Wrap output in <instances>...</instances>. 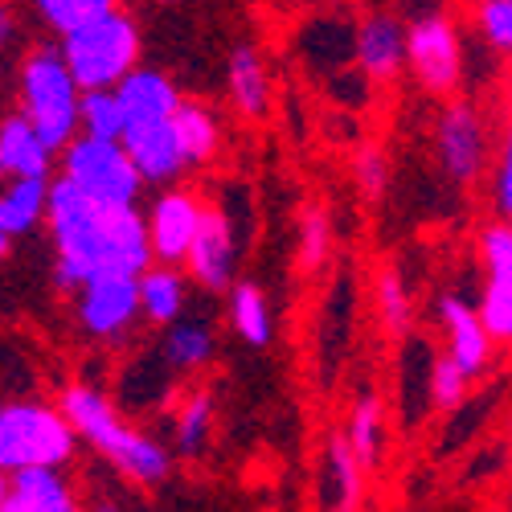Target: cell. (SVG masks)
I'll return each mask as SVG.
<instances>
[{"mask_svg": "<svg viewBox=\"0 0 512 512\" xmlns=\"http://www.w3.org/2000/svg\"><path fill=\"white\" fill-rule=\"evenodd\" d=\"M54 152L25 115L0 119V177H46Z\"/></svg>", "mask_w": 512, "mask_h": 512, "instance_id": "ac0fdd59", "label": "cell"}, {"mask_svg": "<svg viewBox=\"0 0 512 512\" xmlns=\"http://www.w3.org/2000/svg\"><path fill=\"white\" fill-rule=\"evenodd\" d=\"M13 37H17V17H13L9 5H0V50H5Z\"/></svg>", "mask_w": 512, "mask_h": 512, "instance_id": "e575fe53", "label": "cell"}, {"mask_svg": "<svg viewBox=\"0 0 512 512\" xmlns=\"http://www.w3.org/2000/svg\"><path fill=\"white\" fill-rule=\"evenodd\" d=\"M439 316H443V328H447V353L459 361V369L467 377H480L492 361V345L496 340L488 336L480 312L463 300V295H443L439 300Z\"/></svg>", "mask_w": 512, "mask_h": 512, "instance_id": "9a60e30c", "label": "cell"}, {"mask_svg": "<svg viewBox=\"0 0 512 512\" xmlns=\"http://www.w3.org/2000/svg\"><path fill=\"white\" fill-rule=\"evenodd\" d=\"M0 504H5V472H0Z\"/></svg>", "mask_w": 512, "mask_h": 512, "instance_id": "8d00e7d4", "label": "cell"}, {"mask_svg": "<svg viewBox=\"0 0 512 512\" xmlns=\"http://www.w3.org/2000/svg\"><path fill=\"white\" fill-rule=\"evenodd\" d=\"M148 246L160 263H181L185 250L193 242V230L201 222V201L185 189H168L164 197H156L152 213H148Z\"/></svg>", "mask_w": 512, "mask_h": 512, "instance_id": "4fadbf2b", "label": "cell"}, {"mask_svg": "<svg viewBox=\"0 0 512 512\" xmlns=\"http://www.w3.org/2000/svg\"><path fill=\"white\" fill-rule=\"evenodd\" d=\"M435 148H439L443 173L451 181H459V185L476 181L484 173V152H488L480 111L472 103H447V111L439 115V127H435Z\"/></svg>", "mask_w": 512, "mask_h": 512, "instance_id": "9c48e42d", "label": "cell"}, {"mask_svg": "<svg viewBox=\"0 0 512 512\" xmlns=\"http://www.w3.org/2000/svg\"><path fill=\"white\" fill-rule=\"evenodd\" d=\"M74 426L66 422L62 410L37 406V402H17L0 406V472L29 463H70L74 455Z\"/></svg>", "mask_w": 512, "mask_h": 512, "instance_id": "5b68a950", "label": "cell"}, {"mask_svg": "<svg viewBox=\"0 0 512 512\" xmlns=\"http://www.w3.org/2000/svg\"><path fill=\"white\" fill-rule=\"evenodd\" d=\"M78 291V324L87 328L91 336H119L136 324L140 316V287H136V275H95L87 279Z\"/></svg>", "mask_w": 512, "mask_h": 512, "instance_id": "ba28073f", "label": "cell"}, {"mask_svg": "<svg viewBox=\"0 0 512 512\" xmlns=\"http://www.w3.org/2000/svg\"><path fill=\"white\" fill-rule=\"evenodd\" d=\"M9 246H13V238H9V234H0V263L9 259Z\"/></svg>", "mask_w": 512, "mask_h": 512, "instance_id": "d590c367", "label": "cell"}, {"mask_svg": "<svg viewBox=\"0 0 512 512\" xmlns=\"http://www.w3.org/2000/svg\"><path fill=\"white\" fill-rule=\"evenodd\" d=\"M173 132H177L185 168L209 164L213 152H218V119H213L205 107H197V103H185V99L177 103V111H173Z\"/></svg>", "mask_w": 512, "mask_h": 512, "instance_id": "7402d4cb", "label": "cell"}, {"mask_svg": "<svg viewBox=\"0 0 512 512\" xmlns=\"http://www.w3.org/2000/svg\"><path fill=\"white\" fill-rule=\"evenodd\" d=\"M136 287H140V312L152 324H173L185 312V279H181V271L148 263L136 275Z\"/></svg>", "mask_w": 512, "mask_h": 512, "instance_id": "ffe728a7", "label": "cell"}, {"mask_svg": "<svg viewBox=\"0 0 512 512\" xmlns=\"http://www.w3.org/2000/svg\"><path fill=\"white\" fill-rule=\"evenodd\" d=\"M115 99L123 107V127L132 123H156V119H173L181 95L160 70H127L115 82Z\"/></svg>", "mask_w": 512, "mask_h": 512, "instance_id": "2e32d148", "label": "cell"}, {"mask_svg": "<svg viewBox=\"0 0 512 512\" xmlns=\"http://www.w3.org/2000/svg\"><path fill=\"white\" fill-rule=\"evenodd\" d=\"M377 308H381V324H386L390 332H410V316H414V308H410V295H406V283H402V275L398 271H381V279H377Z\"/></svg>", "mask_w": 512, "mask_h": 512, "instance_id": "f546056e", "label": "cell"}, {"mask_svg": "<svg viewBox=\"0 0 512 512\" xmlns=\"http://www.w3.org/2000/svg\"><path fill=\"white\" fill-rule=\"evenodd\" d=\"M78 82L70 78L62 54L37 50L21 66V115L33 123V132L46 140L50 152H62L78 132Z\"/></svg>", "mask_w": 512, "mask_h": 512, "instance_id": "277c9868", "label": "cell"}, {"mask_svg": "<svg viewBox=\"0 0 512 512\" xmlns=\"http://www.w3.org/2000/svg\"><path fill=\"white\" fill-rule=\"evenodd\" d=\"M209 426H213V402L209 394H193L181 402V414H177V451L181 455H201L205 439H209Z\"/></svg>", "mask_w": 512, "mask_h": 512, "instance_id": "f1b7e54d", "label": "cell"}, {"mask_svg": "<svg viewBox=\"0 0 512 512\" xmlns=\"http://www.w3.org/2000/svg\"><path fill=\"white\" fill-rule=\"evenodd\" d=\"M213 357V332L205 320H173L164 336V361L173 369H201Z\"/></svg>", "mask_w": 512, "mask_h": 512, "instance_id": "cb8c5ba5", "label": "cell"}, {"mask_svg": "<svg viewBox=\"0 0 512 512\" xmlns=\"http://www.w3.org/2000/svg\"><path fill=\"white\" fill-rule=\"evenodd\" d=\"M136 58H140V33L132 17H123L119 9L62 33V62L78 82V91L115 87L136 66Z\"/></svg>", "mask_w": 512, "mask_h": 512, "instance_id": "3957f363", "label": "cell"}, {"mask_svg": "<svg viewBox=\"0 0 512 512\" xmlns=\"http://www.w3.org/2000/svg\"><path fill=\"white\" fill-rule=\"evenodd\" d=\"M78 132L119 140L123 136V107L115 99V87H95L78 95Z\"/></svg>", "mask_w": 512, "mask_h": 512, "instance_id": "4316f807", "label": "cell"}, {"mask_svg": "<svg viewBox=\"0 0 512 512\" xmlns=\"http://www.w3.org/2000/svg\"><path fill=\"white\" fill-rule=\"evenodd\" d=\"M476 5H480V13H476L480 37L492 50L512 54V0H476Z\"/></svg>", "mask_w": 512, "mask_h": 512, "instance_id": "1f68e13d", "label": "cell"}, {"mask_svg": "<svg viewBox=\"0 0 512 512\" xmlns=\"http://www.w3.org/2000/svg\"><path fill=\"white\" fill-rule=\"evenodd\" d=\"M353 177H357V189L377 201L381 193H386L390 185V164H386V152H377V148H361L357 160H353Z\"/></svg>", "mask_w": 512, "mask_h": 512, "instance_id": "836d02e7", "label": "cell"}, {"mask_svg": "<svg viewBox=\"0 0 512 512\" xmlns=\"http://www.w3.org/2000/svg\"><path fill=\"white\" fill-rule=\"evenodd\" d=\"M406 66L426 91L451 95L463 74V50L459 33L447 17H422L406 29Z\"/></svg>", "mask_w": 512, "mask_h": 512, "instance_id": "52a82bcc", "label": "cell"}, {"mask_svg": "<svg viewBox=\"0 0 512 512\" xmlns=\"http://www.w3.org/2000/svg\"><path fill=\"white\" fill-rule=\"evenodd\" d=\"M361 472H365V467L357 463L349 439L345 435H332L328 439V492H332L328 504L357 508L361 504Z\"/></svg>", "mask_w": 512, "mask_h": 512, "instance_id": "484cf974", "label": "cell"}, {"mask_svg": "<svg viewBox=\"0 0 512 512\" xmlns=\"http://www.w3.org/2000/svg\"><path fill=\"white\" fill-rule=\"evenodd\" d=\"M230 95L242 115H263L271 107V78L254 50H238L230 58Z\"/></svg>", "mask_w": 512, "mask_h": 512, "instance_id": "603a6c76", "label": "cell"}, {"mask_svg": "<svg viewBox=\"0 0 512 512\" xmlns=\"http://www.w3.org/2000/svg\"><path fill=\"white\" fill-rule=\"evenodd\" d=\"M119 144H123L127 156H132L140 181L164 185V181H173V177L185 173V156H181V144H177V132H173V119L123 127Z\"/></svg>", "mask_w": 512, "mask_h": 512, "instance_id": "7c38bea8", "label": "cell"}, {"mask_svg": "<svg viewBox=\"0 0 512 512\" xmlns=\"http://www.w3.org/2000/svg\"><path fill=\"white\" fill-rule=\"evenodd\" d=\"M357 463L365 467V472H373V467H381V459H386V414H381V402L377 394H361L353 414H349V431H345Z\"/></svg>", "mask_w": 512, "mask_h": 512, "instance_id": "44dd1931", "label": "cell"}, {"mask_svg": "<svg viewBox=\"0 0 512 512\" xmlns=\"http://www.w3.org/2000/svg\"><path fill=\"white\" fill-rule=\"evenodd\" d=\"M62 177L82 189L87 197L103 201V205H136L144 181L136 173L132 156L123 152L119 140H103V136H74L62 148Z\"/></svg>", "mask_w": 512, "mask_h": 512, "instance_id": "8992f818", "label": "cell"}, {"mask_svg": "<svg viewBox=\"0 0 512 512\" xmlns=\"http://www.w3.org/2000/svg\"><path fill=\"white\" fill-rule=\"evenodd\" d=\"M230 320H234V328H238V336L246 340V345H254V349H263V345H271V308H267V300H263V291L254 287V283H238L234 287V295H230Z\"/></svg>", "mask_w": 512, "mask_h": 512, "instance_id": "d4e9b609", "label": "cell"}, {"mask_svg": "<svg viewBox=\"0 0 512 512\" xmlns=\"http://www.w3.org/2000/svg\"><path fill=\"white\" fill-rule=\"evenodd\" d=\"M33 5H37L41 21H46L54 33H70L78 25H87V21L103 17V13H111L115 0H33Z\"/></svg>", "mask_w": 512, "mask_h": 512, "instance_id": "83f0119b", "label": "cell"}, {"mask_svg": "<svg viewBox=\"0 0 512 512\" xmlns=\"http://www.w3.org/2000/svg\"><path fill=\"white\" fill-rule=\"evenodd\" d=\"M46 222L54 234V279L82 287L95 275H140L152 263L148 222L136 205H103L66 177L46 193Z\"/></svg>", "mask_w": 512, "mask_h": 512, "instance_id": "6da1fadb", "label": "cell"}, {"mask_svg": "<svg viewBox=\"0 0 512 512\" xmlns=\"http://www.w3.org/2000/svg\"><path fill=\"white\" fill-rule=\"evenodd\" d=\"M353 58L361 62V74L373 82H386L406 66V29L394 17H369L353 33Z\"/></svg>", "mask_w": 512, "mask_h": 512, "instance_id": "e0dca14e", "label": "cell"}, {"mask_svg": "<svg viewBox=\"0 0 512 512\" xmlns=\"http://www.w3.org/2000/svg\"><path fill=\"white\" fill-rule=\"evenodd\" d=\"M78 500L54 463H29L13 467L5 476V504L0 512H74Z\"/></svg>", "mask_w": 512, "mask_h": 512, "instance_id": "5bb4252c", "label": "cell"}, {"mask_svg": "<svg viewBox=\"0 0 512 512\" xmlns=\"http://www.w3.org/2000/svg\"><path fill=\"white\" fill-rule=\"evenodd\" d=\"M467 381H472V377L459 369V361H455L451 353L435 357V361H431V402H435L439 410H455V406L467 398Z\"/></svg>", "mask_w": 512, "mask_h": 512, "instance_id": "4dcf8cb0", "label": "cell"}, {"mask_svg": "<svg viewBox=\"0 0 512 512\" xmlns=\"http://www.w3.org/2000/svg\"><path fill=\"white\" fill-rule=\"evenodd\" d=\"M484 254V300H480V320L492 340H512V226H488L480 238Z\"/></svg>", "mask_w": 512, "mask_h": 512, "instance_id": "8fae6325", "label": "cell"}, {"mask_svg": "<svg viewBox=\"0 0 512 512\" xmlns=\"http://www.w3.org/2000/svg\"><path fill=\"white\" fill-rule=\"evenodd\" d=\"M62 414L74 426V435L87 439L107 463L119 467L127 480L152 488L168 476V467H173L168 451L156 439H144L140 431H132V426L119 418V410L95 386H70L62 394Z\"/></svg>", "mask_w": 512, "mask_h": 512, "instance_id": "7a4b0ae2", "label": "cell"}, {"mask_svg": "<svg viewBox=\"0 0 512 512\" xmlns=\"http://www.w3.org/2000/svg\"><path fill=\"white\" fill-rule=\"evenodd\" d=\"M46 177H9L0 189V234L21 238L46 218Z\"/></svg>", "mask_w": 512, "mask_h": 512, "instance_id": "d6986e66", "label": "cell"}, {"mask_svg": "<svg viewBox=\"0 0 512 512\" xmlns=\"http://www.w3.org/2000/svg\"><path fill=\"white\" fill-rule=\"evenodd\" d=\"M164 5H173V0H164Z\"/></svg>", "mask_w": 512, "mask_h": 512, "instance_id": "74e56055", "label": "cell"}, {"mask_svg": "<svg viewBox=\"0 0 512 512\" xmlns=\"http://www.w3.org/2000/svg\"><path fill=\"white\" fill-rule=\"evenodd\" d=\"M328 218H324V209H308L304 213V226H300V267L304 271H316L324 259H328Z\"/></svg>", "mask_w": 512, "mask_h": 512, "instance_id": "d6a6232c", "label": "cell"}, {"mask_svg": "<svg viewBox=\"0 0 512 512\" xmlns=\"http://www.w3.org/2000/svg\"><path fill=\"white\" fill-rule=\"evenodd\" d=\"M189 275L205 287V291H226L234 279V263H238V242H234V222L230 213L218 205H201V222L193 230V242L185 250Z\"/></svg>", "mask_w": 512, "mask_h": 512, "instance_id": "30bf717a", "label": "cell"}]
</instances>
